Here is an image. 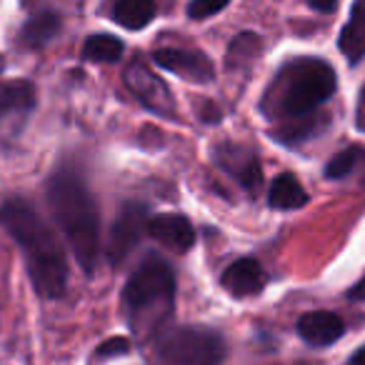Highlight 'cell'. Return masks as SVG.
I'll return each instance as SVG.
<instances>
[{"label": "cell", "instance_id": "1", "mask_svg": "<svg viewBox=\"0 0 365 365\" xmlns=\"http://www.w3.org/2000/svg\"><path fill=\"white\" fill-rule=\"evenodd\" d=\"M0 225L16 238L18 248L26 255L28 275L38 295L61 298L68 285V260L51 225L31 203L21 198L6 200L0 205Z\"/></svg>", "mask_w": 365, "mask_h": 365}, {"label": "cell", "instance_id": "2", "mask_svg": "<svg viewBox=\"0 0 365 365\" xmlns=\"http://www.w3.org/2000/svg\"><path fill=\"white\" fill-rule=\"evenodd\" d=\"M335 93V71L320 58H293L288 61L268 91L260 98V110L268 120L285 123L318 115V108Z\"/></svg>", "mask_w": 365, "mask_h": 365}, {"label": "cell", "instance_id": "3", "mask_svg": "<svg viewBox=\"0 0 365 365\" xmlns=\"http://www.w3.org/2000/svg\"><path fill=\"white\" fill-rule=\"evenodd\" d=\"M48 205L78 263L93 273L101 258V215L83 178L68 168L58 170L48 182Z\"/></svg>", "mask_w": 365, "mask_h": 365}, {"label": "cell", "instance_id": "4", "mask_svg": "<svg viewBox=\"0 0 365 365\" xmlns=\"http://www.w3.org/2000/svg\"><path fill=\"white\" fill-rule=\"evenodd\" d=\"M175 300V275L165 260L150 255L143 260L123 288V308L128 325L135 335L153 338L173 313Z\"/></svg>", "mask_w": 365, "mask_h": 365}, {"label": "cell", "instance_id": "5", "mask_svg": "<svg viewBox=\"0 0 365 365\" xmlns=\"http://www.w3.org/2000/svg\"><path fill=\"white\" fill-rule=\"evenodd\" d=\"M153 353L163 365H223L225 343L208 328L178 325L155 335Z\"/></svg>", "mask_w": 365, "mask_h": 365}, {"label": "cell", "instance_id": "6", "mask_svg": "<svg viewBox=\"0 0 365 365\" xmlns=\"http://www.w3.org/2000/svg\"><path fill=\"white\" fill-rule=\"evenodd\" d=\"M148 233V220H145V208L138 203H130L118 213L115 223L110 228L106 243V255L113 265H120L123 260L130 255V250L138 245L140 235Z\"/></svg>", "mask_w": 365, "mask_h": 365}, {"label": "cell", "instance_id": "7", "mask_svg": "<svg viewBox=\"0 0 365 365\" xmlns=\"http://www.w3.org/2000/svg\"><path fill=\"white\" fill-rule=\"evenodd\" d=\"M213 158L220 170H225L230 178H235L245 190H255L260 185V180H263V170H260L258 158L245 145L223 143V145H218L213 150Z\"/></svg>", "mask_w": 365, "mask_h": 365}, {"label": "cell", "instance_id": "8", "mask_svg": "<svg viewBox=\"0 0 365 365\" xmlns=\"http://www.w3.org/2000/svg\"><path fill=\"white\" fill-rule=\"evenodd\" d=\"M125 83L145 108H150L153 113L160 115H173V96L168 91V86L150 73V68H145L143 63H130L125 71Z\"/></svg>", "mask_w": 365, "mask_h": 365}, {"label": "cell", "instance_id": "9", "mask_svg": "<svg viewBox=\"0 0 365 365\" xmlns=\"http://www.w3.org/2000/svg\"><path fill=\"white\" fill-rule=\"evenodd\" d=\"M153 61H155V66H160L163 71L188 78V81H193V83H208V81H213V76H215V68H213V63H210V58L198 51L163 48V51L153 53Z\"/></svg>", "mask_w": 365, "mask_h": 365}, {"label": "cell", "instance_id": "10", "mask_svg": "<svg viewBox=\"0 0 365 365\" xmlns=\"http://www.w3.org/2000/svg\"><path fill=\"white\" fill-rule=\"evenodd\" d=\"M148 235H153L158 243L175 250V253H185L195 243V230L190 220L178 213H163L150 218L148 220Z\"/></svg>", "mask_w": 365, "mask_h": 365}, {"label": "cell", "instance_id": "11", "mask_svg": "<svg viewBox=\"0 0 365 365\" xmlns=\"http://www.w3.org/2000/svg\"><path fill=\"white\" fill-rule=\"evenodd\" d=\"M220 285L228 290L233 298H250L258 295L265 288V270L260 268L258 260L253 258H240L225 268Z\"/></svg>", "mask_w": 365, "mask_h": 365}, {"label": "cell", "instance_id": "12", "mask_svg": "<svg viewBox=\"0 0 365 365\" xmlns=\"http://www.w3.org/2000/svg\"><path fill=\"white\" fill-rule=\"evenodd\" d=\"M298 333L305 343L315 345V348H325V345H333L335 340L345 333V323H343V318L335 313L313 310V313L300 315Z\"/></svg>", "mask_w": 365, "mask_h": 365}, {"label": "cell", "instance_id": "13", "mask_svg": "<svg viewBox=\"0 0 365 365\" xmlns=\"http://www.w3.org/2000/svg\"><path fill=\"white\" fill-rule=\"evenodd\" d=\"M36 106V88L23 78L0 81V123L8 118H26Z\"/></svg>", "mask_w": 365, "mask_h": 365}, {"label": "cell", "instance_id": "14", "mask_svg": "<svg viewBox=\"0 0 365 365\" xmlns=\"http://www.w3.org/2000/svg\"><path fill=\"white\" fill-rule=\"evenodd\" d=\"M338 48L350 63H358L365 56V3H355L345 28L340 31Z\"/></svg>", "mask_w": 365, "mask_h": 365}, {"label": "cell", "instance_id": "15", "mask_svg": "<svg viewBox=\"0 0 365 365\" xmlns=\"http://www.w3.org/2000/svg\"><path fill=\"white\" fill-rule=\"evenodd\" d=\"M268 203L275 210H298L308 203V193L303 190V185H300L293 173H283L270 185Z\"/></svg>", "mask_w": 365, "mask_h": 365}, {"label": "cell", "instance_id": "16", "mask_svg": "<svg viewBox=\"0 0 365 365\" xmlns=\"http://www.w3.org/2000/svg\"><path fill=\"white\" fill-rule=\"evenodd\" d=\"M58 31H61V16L53 11H41L23 26L21 43L26 48H43L58 36Z\"/></svg>", "mask_w": 365, "mask_h": 365}, {"label": "cell", "instance_id": "17", "mask_svg": "<svg viewBox=\"0 0 365 365\" xmlns=\"http://www.w3.org/2000/svg\"><path fill=\"white\" fill-rule=\"evenodd\" d=\"M155 16V6L148 0H120L113 6V21L128 31H140Z\"/></svg>", "mask_w": 365, "mask_h": 365}, {"label": "cell", "instance_id": "18", "mask_svg": "<svg viewBox=\"0 0 365 365\" xmlns=\"http://www.w3.org/2000/svg\"><path fill=\"white\" fill-rule=\"evenodd\" d=\"M123 53H125L123 41L115 36H108V33L91 36L83 46V58L91 63H115L123 58Z\"/></svg>", "mask_w": 365, "mask_h": 365}, {"label": "cell", "instance_id": "19", "mask_svg": "<svg viewBox=\"0 0 365 365\" xmlns=\"http://www.w3.org/2000/svg\"><path fill=\"white\" fill-rule=\"evenodd\" d=\"M363 158H365V150L360 145L345 148V150H340L338 155H333V160H330L328 168H325V175H328L330 180H340V178L350 175V173L363 163Z\"/></svg>", "mask_w": 365, "mask_h": 365}, {"label": "cell", "instance_id": "20", "mask_svg": "<svg viewBox=\"0 0 365 365\" xmlns=\"http://www.w3.org/2000/svg\"><path fill=\"white\" fill-rule=\"evenodd\" d=\"M260 51V38L255 33H243L233 41L230 46V53H228V66L235 68L238 63H248L255 58V53Z\"/></svg>", "mask_w": 365, "mask_h": 365}, {"label": "cell", "instance_id": "21", "mask_svg": "<svg viewBox=\"0 0 365 365\" xmlns=\"http://www.w3.org/2000/svg\"><path fill=\"white\" fill-rule=\"evenodd\" d=\"M228 6V3H203V0H195V3H190L188 6V16L193 18V21H203V18H210L215 16V13H220L223 8Z\"/></svg>", "mask_w": 365, "mask_h": 365}, {"label": "cell", "instance_id": "22", "mask_svg": "<svg viewBox=\"0 0 365 365\" xmlns=\"http://www.w3.org/2000/svg\"><path fill=\"white\" fill-rule=\"evenodd\" d=\"M128 350H130V343H128L125 338H110L108 343H103L101 348H98V355H103V358H110V355L128 353Z\"/></svg>", "mask_w": 365, "mask_h": 365}, {"label": "cell", "instance_id": "23", "mask_svg": "<svg viewBox=\"0 0 365 365\" xmlns=\"http://www.w3.org/2000/svg\"><path fill=\"white\" fill-rule=\"evenodd\" d=\"M348 298L350 300H355V303H363L365 300V273L360 275V280L353 285V288L348 290Z\"/></svg>", "mask_w": 365, "mask_h": 365}, {"label": "cell", "instance_id": "24", "mask_svg": "<svg viewBox=\"0 0 365 365\" xmlns=\"http://www.w3.org/2000/svg\"><path fill=\"white\" fill-rule=\"evenodd\" d=\"M355 125H358V130L365 133V88L360 91V101H358V118H355Z\"/></svg>", "mask_w": 365, "mask_h": 365}, {"label": "cell", "instance_id": "25", "mask_svg": "<svg viewBox=\"0 0 365 365\" xmlns=\"http://www.w3.org/2000/svg\"><path fill=\"white\" fill-rule=\"evenodd\" d=\"M200 118H203L205 123H218L220 110H218V108L210 106V103H205V108H203V110H200Z\"/></svg>", "mask_w": 365, "mask_h": 365}, {"label": "cell", "instance_id": "26", "mask_svg": "<svg viewBox=\"0 0 365 365\" xmlns=\"http://www.w3.org/2000/svg\"><path fill=\"white\" fill-rule=\"evenodd\" d=\"M310 8L318 13H333L338 8V3H310Z\"/></svg>", "mask_w": 365, "mask_h": 365}, {"label": "cell", "instance_id": "27", "mask_svg": "<svg viewBox=\"0 0 365 365\" xmlns=\"http://www.w3.org/2000/svg\"><path fill=\"white\" fill-rule=\"evenodd\" d=\"M350 365H365V348L355 350L353 358H350Z\"/></svg>", "mask_w": 365, "mask_h": 365}]
</instances>
